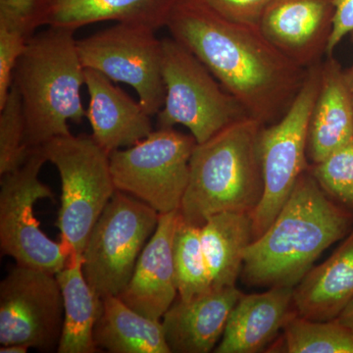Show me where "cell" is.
Masks as SVG:
<instances>
[{
  "mask_svg": "<svg viewBox=\"0 0 353 353\" xmlns=\"http://www.w3.org/2000/svg\"><path fill=\"white\" fill-rule=\"evenodd\" d=\"M166 28L263 126L285 115L307 76L259 28L224 19L199 0H180Z\"/></svg>",
  "mask_w": 353,
  "mask_h": 353,
  "instance_id": "6da1fadb",
  "label": "cell"
},
{
  "mask_svg": "<svg viewBox=\"0 0 353 353\" xmlns=\"http://www.w3.org/2000/svg\"><path fill=\"white\" fill-rule=\"evenodd\" d=\"M352 228L353 213L332 201L308 169L271 226L246 248L243 281L269 289L294 288Z\"/></svg>",
  "mask_w": 353,
  "mask_h": 353,
  "instance_id": "7a4b0ae2",
  "label": "cell"
},
{
  "mask_svg": "<svg viewBox=\"0 0 353 353\" xmlns=\"http://www.w3.org/2000/svg\"><path fill=\"white\" fill-rule=\"evenodd\" d=\"M75 32L48 27L34 32L14 70L12 85L22 99L31 148L69 136L70 121L81 123L87 117L81 97L85 68Z\"/></svg>",
  "mask_w": 353,
  "mask_h": 353,
  "instance_id": "3957f363",
  "label": "cell"
},
{
  "mask_svg": "<svg viewBox=\"0 0 353 353\" xmlns=\"http://www.w3.org/2000/svg\"><path fill=\"white\" fill-rule=\"evenodd\" d=\"M262 127L259 121L246 117L197 143L179 210L185 222L201 227L216 213L252 214L264 192L259 148Z\"/></svg>",
  "mask_w": 353,
  "mask_h": 353,
  "instance_id": "277c9868",
  "label": "cell"
},
{
  "mask_svg": "<svg viewBox=\"0 0 353 353\" xmlns=\"http://www.w3.org/2000/svg\"><path fill=\"white\" fill-rule=\"evenodd\" d=\"M61 181L57 227L68 259L83 257L88 238L115 194L110 155L92 134L59 137L41 146Z\"/></svg>",
  "mask_w": 353,
  "mask_h": 353,
  "instance_id": "5b68a950",
  "label": "cell"
},
{
  "mask_svg": "<svg viewBox=\"0 0 353 353\" xmlns=\"http://www.w3.org/2000/svg\"><path fill=\"white\" fill-rule=\"evenodd\" d=\"M162 74L166 95L157 128L189 129L197 143L250 117L201 60L175 39H162Z\"/></svg>",
  "mask_w": 353,
  "mask_h": 353,
  "instance_id": "8992f818",
  "label": "cell"
},
{
  "mask_svg": "<svg viewBox=\"0 0 353 353\" xmlns=\"http://www.w3.org/2000/svg\"><path fill=\"white\" fill-rule=\"evenodd\" d=\"M321 63L308 68L303 88L285 115L277 122L262 127L260 131L264 192L252 214L253 241L271 226L292 194L299 176L310 167L308 127L319 92Z\"/></svg>",
  "mask_w": 353,
  "mask_h": 353,
  "instance_id": "52a82bcc",
  "label": "cell"
},
{
  "mask_svg": "<svg viewBox=\"0 0 353 353\" xmlns=\"http://www.w3.org/2000/svg\"><path fill=\"white\" fill-rule=\"evenodd\" d=\"M197 145L192 134L157 128L143 141L110 154L116 190L136 197L160 215L180 210Z\"/></svg>",
  "mask_w": 353,
  "mask_h": 353,
  "instance_id": "ba28073f",
  "label": "cell"
},
{
  "mask_svg": "<svg viewBox=\"0 0 353 353\" xmlns=\"http://www.w3.org/2000/svg\"><path fill=\"white\" fill-rule=\"evenodd\" d=\"M159 217L145 202L116 190L83 253V275L101 299L118 296L127 287Z\"/></svg>",
  "mask_w": 353,
  "mask_h": 353,
  "instance_id": "9c48e42d",
  "label": "cell"
},
{
  "mask_svg": "<svg viewBox=\"0 0 353 353\" xmlns=\"http://www.w3.org/2000/svg\"><path fill=\"white\" fill-rule=\"evenodd\" d=\"M46 162L41 148H36L20 168L0 176V248L18 265L57 275L68 257L61 243L39 229L34 213L39 199H53L52 190L39 180Z\"/></svg>",
  "mask_w": 353,
  "mask_h": 353,
  "instance_id": "30bf717a",
  "label": "cell"
},
{
  "mask_svg": "<svg viewBox=\"0 0 353 353\" xmlns=\"http://www.w3.org/2000/svg\"><path fill=\"white\" fill-rule=\"evenodd\" d=\"M145 26L117 23L112 27L78 39L83 68L101 72L113 82L136 90L150 115L164 105L166 88L162 74V39Z\"/></svg>",
  "mask_w": 353,
  "mask_h": 353,
  "instance_id": "8fae6325",
  "label": "cell"
},
{
  "mask_svg": "<svg viewBox=\"0 0 353 353\" xmlns=\"http://www.w3.org/2000/svg\"><path fill=\"white\" fill-rule=\"evenodd\" d=\"M64 322V303L57 275L16 265L0 283V343L57 350Z\"/></svg>",
  "mask_w": 353,
  "mask_h": 353,
  "instance_id": "7c38bea8",
  "label": "cell"
},
{
  "mask_svg": "<svg viewBox=\"0 0 353 353\" xmlns=\"http://www.w3.org/2000/svg\"><path fill=\"white\" fill-rule=\"evenodd\" d=\"M334 0H272L259 29L304 69L321 63L334 29Z\"/></svg>",
  "mask_w": 353,
  "mask_h": 353,
  "instance_id": "4fadbf2b",
  "label": "cell"
},
{
  "mask_svg": "<svg viewBox=\"0 0 353 353\" xmlns=\"http://www.w3.org/2000/svg\"><path fill=\"white\" fill-rule=\"evenodd\" d=\"M180 211L161 214L138 261L131 280L119 294L130 307L145 317L161 320L178 296L173 243Z\"/></svg>",
  "mask_w": 353,
  "mask_h": 353,
  "instance_id": "5bb4252c",
  "label": "cell"
},
{
  "mask_svg": "<svg viewBox=\"0 0 353 353\" xmlns=\"http://www.w3.org/2000/svg\"><path fill=\"white\" fill-rule=\"evenodd\" d=\"M243 294L234 285L212 287L187 301L176 296L161 318L171 353H208L215 350L230 313Z\"/></svg>",
  "mask_w": 353,
  "mask_h": 353,
  "instance_id": "9a60e30c",
  "label": "cell"
},
{
  "mask_svg": "<svg viewBox=\"0 0 353 353\" xmlns=\"http://www.w3.org/2000/svg\"><path fill=\"white\" fill-rule=\"evenodd\" d=\"M85 85L90 95L87 117L92 139L109 155L136 145L154 131L152 116L141 102L101 72L85 69Z\"/></svg>",
  "mask_w": 353,
  "mask_h": 353,
  "instance_id": "2e32d148",
  "label": "cell"
},
{
  "mask_svg": "<svg viewBox=\"0 0 353 353\" xmlns=\"http://www.w3.org/2000/svg\"><path fill=\"white\" fill-rule=\"evenodd\" d=\"M292 287L243 294L232 309L216 353H256L270 345L296 314Z\"/></svg>",
  "mask_w": 353,
  "mask_h": 353,
  "instance_id": "e0dca14e",
  "label": "cell"
},
{
  "mask_svg": "<svg viewBox=\"0 0 353 353\" xmlns=\"http://www.w3.org/2000/svg\"><path fill=\"white\" fill-rule=\"evenodd\" d=\"M180 0H39L34 25L77 30L94 23L114 22L166 27Z\"/></svg>",
  "mask_w": 353,
  "mask_h": 353,
  "instance_id": "ac0fdd59",
  "label": "cell"
},
{
  "mask_svg": "<svg viewBox=\"0 0 353 353\" xmlns=\"http://www.w3.org/2000/svg\"><path fill=\"white\" fill-rule=\"evenodd\" d=\"M352 139L353 106L345 83V69L331 55L321 63L319 92L309 121V162L322 161Z\"/></svg>",
  "mask_w": 353,
  "mask_h": 353,
  "instance_id": "d6986e66",
  "label": "cell"
},
{
  "mask_svg": "<svg viewBox=\"0 0 353 353\" xmlns=\"http://www.w3.org/2000/svg\"><path fill=\"white\" fill-rule=\"evenodd\" d=\"M353 299V228L324 263L313 267L294 287L297 315L313 321H329Z\"/></svg>",
  "mask_w": 353,
  "mask_h": 353,
  "instance_id": "ffe728a7",
  "label": "cell"
},
{
  "mask_svg": "<svg viewBox=\"0 0 353 353\" xmlns=\"http://www.w3.org/2000/svg\"><path fill=\"white\" fill-rule=\"evenodd\" d=\"M94 340L111 353H171L161 320L141 315L116 296L102 299Z\"/></svg>",
  "mask_w": 353,
  "mask_h": 353,
  "instance_id": "44dd1931",
  "label": "cell"
},
{
  "mask_svg": "<svg viewBox=\"0 0 353 353\" xmlns=\"http://www.w3.org/2000/svg\"><path fill=\"white\" fill-rule=\"evenodd\" d=\"M201 238L213 287H234L243 271L245 250L253 241L252 214L216 213L201 227Z\"/></svg>",
  "mask_w": 353,
  "mask_h": 353,
  "instance_id": "7402d4cb",
  "label": "cell"
},
{
  "mask_svg": "<svg viewBox=\"0 0 353 353\" xmlns=\"http://www.w3.org/2000/svg\"><path fill=\"white\" fill-rule=\"evenodd\" d=\"M64 303V322L58 353H94L95 324L102 311V299L83 273V257L71 259L57 274Z\"/></svg>",
  "mask_w": 353,
  "mask_h": 353,
  "instance_id": "603a6c76",
  "label": "cell"
},
{
  "mask_svg": "<svg viewBox=\"0 0 353 353\" xmlns=\"http://www.w3.org/2000/svg\"><path fill=\"white\" fill-rule=\"evenodd\" d=\"M173 259L180 299L187 301L212 289V278L201 245V227L185 222L182 216L174 238Z\"/></svg>",
  "mask_w": 353,
  "mask_h": 353,
  "instance_id": "cb8c5ba5",
  "label": "cell"
},
{
  "mask_svg": "<svg viewBox=\"0 0 353 353\" xmlns=\"http://www.w3.org/2000/svg\"><path fill=\"white\" fill-rule=\"evenodd\" d=\"M278 352L353 353V332L336 319L313 321L294 314L285 324Z\"/></svg>",
  "mask_w": 353,
  "mask_h": 353,
  "instance_id": "d4e9b609",
  "label": "cell"
},
{
  "mask_svg": "<svg viewBox=\"0 0 353 353\" xmlns=\"http://www.w3.org/2000/svg\"><path fill=\"white\" fill-rule=\"evenodd\" d=\"M32 150L27 143L22 99L12 85L6 102L0 106V176L20 168Z\"/></svg>",
  "mask_w": 353,
  "mask_h": 353,
  "instance_id": "484cf974",
  "label": "cell"
},
{
  "mask_svg": "<svg viewBox=\"0 0 353 353\" xmlns=\"http://www.w3.org/2000/svg\"><path fill=\"white\" fill-rule=\"evenodd\" d=\"M309 171L332 201L353 213V139Z\"/></svg>",
  "mask_w": 353,
  "mask_h": 353,
  "instance_id": "4316f807",
  "label": "cell"
},
{
  "mask_svg": "<svg viewBox=\"0 0 353 353\" xmlns=\"http://www.w3.org/2000/svg\"><path fill=\"white\" fill-rule=\"evenodd\" d=\"M31 37L18 28L0 24V106L8 97L14 70Z\"/></svg>",
  "mask_w": 353,
  "mask_h": 353,
  "instance_id": "83f0119b",
  "label": "cell"
},
{
  "mask_svg": "<svg viewBox=\"0 0 353 353\" xmlns=\"http://www.w3.org/2000/svg\"><path fill=\"white\" fill-rule=\"evenodd\" d=\"M228 21L259 28L272 0H199Z\"/></svg>",
  "mask_w": 353,
  "mask_h": 353,
  "instance_id": "f1b7e54d",
  "label": "cell"
},
{
  "mask_svg": "<svg viewBox=\"0 0 353 353\" xmlns=\"http://www.w3.org/2000/svg\"><path fill=\"white\" fill-rule=\"evenodd\" d=\"M39 0H0V24L18 28L32 36Z\"/></svg>",
  "mask_w": 353,
  "mask_h": 353,
  "instance_id": "f546056e",
  "label": "cell"
},
{
  "mask_svg": "<svg viewBox=\"0 0 353 353\" xmlns=\"http://www.w3.org/2000/svg\"><path fill=\"white\" fill-rule=\"evenodd\" d=\"M334 29L327 50V57L334 55L336 46L353 32V0H334Z\"/></svg>",
  "mask_w": 353,
  "mask_h": 353,
  "instance_id": "4dcf8cb0",
  "label": "cell"
},
{
  "mask_svg": "<svg viewBox=\"0 0 353 353\" xmlns=\"http://www.w3.org/2000/svg\"><path fill=\"white\" fill-rule=\"evenodd\" d=\"M336 319L353 332V299L347 304V307L341 311V314Z\"/></svg>",
  "mask_w": 353,
  "mask_h": 353,
  "instance_id": "1f68e13d",
  "label": "cell"
},
{
  "mask_svg": "<svg viewBox=\"0 0 353 353\" xmlns=\"http://www.w3.org/2000/svg\"><path fill=\"white\" fill-rule=\"evenodd\" d=\"M350 41H352L353 46V32L350 34ZM345 83H347L348 94H350V99H352L353 106V62L350 68L345 69Z\"/></svg>",
  "mask_w": 353,
  "mask_h": 353,
  "instance_id": "d6a6232c",
  "label": "cell"
},
{
  "mask_svg": "<svg viewBox=\"0 0 353 353\" xmlns=\"http://www.w3.org/2000/svg\"><path fill=\"white\" fill-rule=\"evenodd\" d=\"M30 347L27 345H20V343H13V345H1L0 352L1 353H27Z\"/></svg>",
  "mask_w": 353,
  "mask_h": 353,
  "instance_id": "836d02e7",
  "label": "cell"
}]
</instances>
